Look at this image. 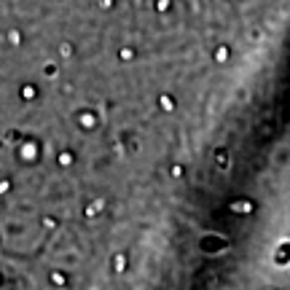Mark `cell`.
<instances>
[{
  "label": "cell",
  "mask_w": 290,
  "mask_h": 290,
  "mask_svg": "<svg viewBox=\"0 0 290 290\" xmlns=\"http://www.w3.org/2000/svg\"><path fill=\"white\" fill-rule=\"evenodd\" d=\"M78 124H81L83 129H94L97 127V116L94 113H78Z\"/></svg>",
  "instance_id": "1"
},
{
  "label": "cell",
  "mask_w": 290,
  "mask_h": 290,
  "mask_svg": "<svg viewBox=\"0 0 290 290\" xmlns=\"http://www.w3.org/2000/svg\"><path fill=\"white\" fill-rule=\"evenodd\" d=\"M59 164H62V167H67V164H73V156H70V153H59Z\"/></svg>",
  "instance_id": "3"
},
{
  "label": "cell",
  "mask_w": 290,
  "mask_h": 290,
  "mask_svg": "<svg viewBox=\"0 0 290 290\" xmlns=\"http://www.w3.org/2000/svg\"><path fill=\"white\" fill-rule=\"evenodd\" d=\"M22 92H25V100H35V86H25Z\"/></svg>",
  "instance_id": "2"
}]
</instances>
